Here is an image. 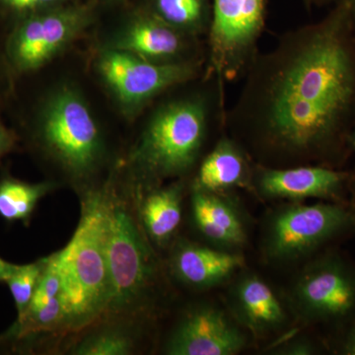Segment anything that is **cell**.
<instances>
[{
  "label": "cell",
  "mask_w": 355,
  "mask_h": 355,
  "mask_svg": "<svg viewBox=\"0 0 355 355\" xmlns=\"http://www.w3.org/2000/svg\"><path fill=\"white\" fill-rule=\"evenodd\" d=\"M98 70L121 106L128 111L140 108L156 95L197 73L191 62H156L127 51L108 49L98 60Z\"/></svg>",
  "instance_id": "10"
},
{
  "label": "cell",
  "mask_w": 355,
  "mask_h": 355,
  "mask_svg": "<svg viewBox=\"0 0 355 355\" xmlns=\"http://www.w3.org/2000/svg\"><path fill=\"white\" fill-rule=\"evenodd\" d=\"M253 172L246 153L237 142L221 139L198 169L193 188L216 193L251 188Z\"/></svg>",
  "instance_id": "17"
},
{
  "label": "cell",
  "mask_w": 355,
  "mask_h": 355,
  "mask_svg": "<svg viewBox=\"0 0 355 355\" xmlns=\"http://www.w3.org/2000/svg\"><path fill=\"white\" fill-rule=\"evenodd\" d=\"M110 48L151 62H175L186 49V40L183 31L149 11L135 16Z\"/></svg>",
  "instance_id": "16"
},
{
  "label": "cell",
  "mask_w": 355,
  "mask_h": 355,
  "mask_svg": "<svg viewBox=\"0 0 355 355\" xmlns=\"http://www.w3.org/2000/svg\"><path fill=\"white\" fill-rule=\"evenodd\" d=\"M73 237L58 252L67 324L79 328L108 312L111 301L107 257L108 190L84 196Z\"/></svg>",
  "instance_id": "2"
},
{
  "label": "cell",
  "mask_w": 355,
  "mask_h": 355,
  "mask_svg": "<svg viewBox=\"0 0 355 355\" xmlns=\"http://www.w3.org/2000/svg\"><path fill=\"white\" fill-rule=\"evenodd\" d=\"M62 287V273H60V258H58V253L44 259L43 273H42L31 303L24 314L38 311L48 304L53 298L60 295Z\"/></svg>",
  "instance_id": "23"
},
{
  "label": "cell",
  "mask_w": 355,
  "mask_h": 355,
  "mask_svg": "<svg viewBox=\"0 0 355 355\" xmlns=\"http://www.w3.org/2000/svg\"><path fill=\"white\" fill-rule=\"evenodd\" d=\"M265 18L266 0H212L210 58L220 87L253 62Z\"/></svg>",
  "instance_id": "9"
},
{
  "label": "cell",
  "mask_w": 355,
  "mask_h": 355,
  "mask_svg": "<svg viewBox=\"0 0 355 355\" xmlns=\"http://www.w3.org/2000/svg\"><path fill=\"white\" fill-rule=\"evenodd\" d=\"M146 233L127 203L108 191L107 257L111 301L108 312H125L147 297L157 279V263Z\"/></svg>",
  "instance_id": "5"
},
{
  "label": "cell",
  "mask_w": 355,
  "mask_h": 355,
  "mask_svg": "<svg viewBox=\"0 0 355 355\" xmlns=\"http://www.w3.org/2000/svg\"><path fill=\"white\" fill-rule=\"evenodd\" d=\"M89 4L58 6L22 16L6 43L9 64L16 72L41 69L92 23Z\"/></svg>",
  "instance_id": "8"
},
{
  "label": "cell",
  "mask_w": 355,
  "mask_h": 355,
  "mask_svg": "<svg viewBox=\"0 0 355 355\" xmlns=\"http://www.w3.org/2000/svg\"><path fill=\"white\" fill-rule=\"evenodd\" d=\"M170 266L173 275L186 286L207 289L232 279L244 268L245 259L239 252L181 242L173 252Z\"/></svg>",
  "instance_id": "14"
},
{
  "label": "cell",
  "mask_w": 355,
  "mask_h": 355,
  "mask_svg": "<svg viewBox=\"0 0 355 355\" xmlns=\"http://www.w3.org/2000/svg\"><path fill=\"white\" fill-rule=\"evenodd\" d=\"M191 212L196 226L214 247L239 252L247 244L246 222L228 193L193 189Z\"/></svg>",
  "instance_id": "15"
},
{
  "label": "cell",
  "mask_w": 355,
  "mask_h": 355,
  "mask_svg": "<svg viewBox=\"0 0 355 355\" xmlns=\"http://www.w3.org/2000/svg\"><path fill=\"white\" fill-rule=\"evenodd\" d=\"M289 297L304 323L345 330L355 318V263L334 252L322 254L303 268Z\"/></svg>",
  "instance_id": "7"
},
{
  "label": "cell",
  "mask_w": 355,
  "mask_h": 355,
  "mask_svg": "<svg viewBox=\"0 0 355 355\" xmlns=\"http://www.w3.org/2000/svg\"><path fill=\"white\" fill-rule=\"evenodd\" d=\"M354 174L324 165L259 167L252 188L265 200L343 202Z\"/></svg>",
  "instance_id": "11"
},
{
  "label": "cell",
  "mask_w": 355,
  "mask_h": 355,
  "mask_svg": "<svg viewBox=\"0 0 355 355\" xmlns=\"http://www.w3.org/2000/svg\"><path fill=\"white\" fill-rule=\"evenodd\" d=\"M151 12L183 32L198 31L209 17V0H150Z\"/></svg>",
  "instance_id": "20"
},
{
  "label": "cell",
  "mask_w": 355,
  "mask_h": 355,
  "mask_svg": "<svg viewBox=\"0 0 355 355\" xmlns=\"http://www.w3.org/2000/svg\"><path fill=\"white\" fill-rule=\"evenodd\" d=\"M355 231V218L343 202H289L275 210L263 232V256L275 263L303 260Z\"/></svg>",
  "instance_id": "4"
},
{
  "label": "cell",
  "mask_w": 355,
  "mask_h": 355,
  "mask_svg": "<svg viewBox=\"0 0 355 355\" xmlns=\"http://www.w3.org/2000/svg\"><path fill=\"white\" fill-rule=\"evenodd\" d=\"M65 1L67 0H0V6L8 12L22 17L28 14L62 6Z\"/></svg>",
  "instance_id": "24"
},
{
  "label": "cell",
  "mask_w": 355,
  "mask_h": 355,
  "mask_svg": "<svg viewBox=\"0 0 355 355\" xmlns=\"http://www.w3.org/2000/svg\"><path fill=\"white\" fill-rule=\"evenodd\" d=\"M44 268V259L27 265H16L13 272L6 280V284L17 311V318L22 317L29 307Z\"/></svg>",
  "instance_id": "21"
},
{
  "label": "cell",
  "mask_w": 355,
  "mask_h": 355,
  "mask_svg": "<svg viewBox=\"0 0 355 355\" xmlns=\"http://www.w3.org/2000/svg\"><path fill=\"white\" fill-rule=\"evenodd\" d=\"M272 354L277 355H313L319 354L320 347L310 338H294L273 347Z\"/></svg>",
  "instance_id": "25"
},
{
  "label": "cell",
  "mask_w": 355,
  "mask_h": 355,
  "mask_svg": "<svg viewBox=\"0 0 355 355\" xmlns=\"http://www.w3.org/2000/svg\"><path fill=\"white\" fill-rule=\"evenodd\" d=\"M207 128V111L202 101L170 103L149 121L133 153V161L156 179L183 175L195 164Z\"/></svg>",
  "instance_id": "3"
},
{
  "label": "cell",
  "mask_w": 355,
  "mask_h": 355,
  "mask_svg": "<svg viewBox=\"0 0 355 355\" xmlns=\"http://www.w3.org/2000/svg\"><path fill=\"white\" fill-rule=\"evenodd\" d=\"M16 140L15 133L0 123V159L13 150Z\"/></svg>",
  "instance_id": "27"
},
{
  "label": "cell",
  "mask_w": 355,
  "mask_h": 355,
  "mask_svg": "<svg viewBox=\"0 0 355 355\" xmlns=\"http://www.w3.org/2000/svg\"><path fill=\"white\" fill-rule=\"evenodd\" d=\"M340 1V0H309L310 8L313 4L317 6H333L336 2ZM350 3V9H352V19H354L355 25V0H349Z\"/></svg>",
  "instance_id": "29"
},
{
  "label": "cell",
  "mask_w": 355,
  "mask_h": 355,
  "mask_svg": "<svg viewBox=\"0 0 355 355\" xmlns=\"http://www.w3.org/2000/svg\"><path fill=\"white\" fill-rule=\"evenodd\" d=\"M349 191L350 193V203L349 205L355 218V174H354L352 180H350Z\"/></svg>",
  "instance_id": "30"
},
{
  "label": "cell",
  "mask_w": 355,
  "mask_h": 355,
  "mask_svg": "<svg viewBox=\"0 0 355 355\" xmlns=\"http://www.w3.org/2000/svg\"><path fill=\"white\" fill-rule=\"evenodd\" d=\"M306 7H307L308 9H310V4H309V0H304Z\"/></svg>",
  "instance_id": "32"
},
{
  "label": "cell",
  "mask_w": 355,
  "mask_h": 355,
  "mask_svg": "<svg viewBox=\"0 0 355 355\" xmlns=\"http://www.w3.org/2000/svg\"><path fill=\"white\" fill-rule=\"evenodd\" d=\"M228 303L233 319L258 338L284 330L289 323L288 312L279 296L254 273L237 279L229 291Z\"/></svg>",
  "instance_id": "13"
},
{
  "label": "cell",
  "mask_w": 355,
  "mask_h": 355,
  "mask_svg": "<svg viewBox=\"0 0 355 355\" xmlns=\"http://www.w3.org/2000/svg\"><path fill=\"white\" fill-rule=\"evenodd\" d=\"M15 266L14 263H8V261L0 258V282L6 284V280L9 279L11 273L13 272Z\"/></svg>",
  "instance_id": "28"
},
{
  "label": "cell",
  "mask_w": 355,
  "mask_h": 355,
  "mask_svg": "<svg viewBox=\"0 0 355 355\" xmlns=\"http://www.w3.org/2000/svg\"><path fill=\"white\" fill-rule=\"evenodd\" d=\"M183 186L174 184L156 189L144 198L140 222L146 235L158 245H165L176 234L183 212Z\"/></svg>",
  "instance_id": "18"
},
{
  "label": "cell",
  "mask_w": 355,
  "mask_h": 355,
  "mask_svg": "<svg viewBox=\"0 0 355 355\" xmlns=\"http://www.w3.org/2000/svg\"><path fill=\"white\" fill-rule=\"evenodd\" d=\"M50 183H27L11 176L0 178V217L7 222L29 221Z\"/></svg>",
  "instance_id": "19"
},
{
  "label": "cell",
  "mask_w": 355,
  "mask_h": 355,
  "mask_svg": "<svg viewBox=\"0 0 355 355\" xmlns=\"http://www.w3.org/2000/svg\"><path fill=\"white\" fill-rule=\"evenodd\" d=\"M232 120L270 160L336 168L355 128V25L349 0L251 62Z\"/></svg>",
  "instance_id": "1"
},
{
  "label": "cell",
  "mask_w": 355,
  "mask_h": 355,
  "mask_svg": "<svg viewBox=\"0 0 355 355\" xmlns=\"http://www.w3.org/2000/svg\"><path fill=\"white\" fill-rule=\"evenodd\" d=\"M244 329L221 308L202 305L189 311L166 345L171 355H235L246 349Z\"/></svg>",
  "instance_id": "12"
},
{
  "label": "cell",
  "mask_w": 355,
  "mask_h": 355,
  "mask_svg": "<svg viewBox=\"0 0 355 355\" xmlns=\"http://www.w3.org/2000/svg\"><path fill=\"white\" fill-rule=\"evenodd\" d=\"M133 349L130 334L120 329H106L84 338L72 354L78 355H127Z\"/></svg>",
  "instance_id": "22"
},
{
  "label": "cell",
  "mask_w": 355,
  "mask_h": 355,
  "mask_svg": "<svg viewBox=\"0 0 355 355\" xmlns=\"http://www.w3.org/2000/svg\"><path fill=\"white\" fill-rule=\"evenodd\" d=\"M38 137L46 150L74 176L92 172L102 156L94 116L71 87L58 89L49 98L40 116Z\"/></svg>",
  "instance_id": "6"
},
{
  "label": "cell",
  "mask_w": 355,
  "mask_h": 355,
  "mask_svg": "<svg viewBox=\"0 0 355 355\" xmlns=\"http://www.w3.org/2000/svg\"><path fill=\"white\" fill-rule=\"evenodd\" d=\"M349 146L350 149H352V150H354L355 153V128H354V130H352V135H350Z\"/></svg>",
  "instance_id": "31"
},
{
  "label": "cell",
  "mask_w": 355,
  "mask_h": 355,
  "mask_svg": "<svg viewBox=\"0 0 355 355\" xmlns=\"http://www.w3.org/2000/svg\"><path fill=\"white\" fill-rule=\"evenodd\" d=\"M338 352L343 355H355V318L343 330Z\"/></svg>",
  "instance_id": "26"
}]
</instances>
